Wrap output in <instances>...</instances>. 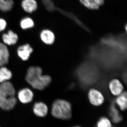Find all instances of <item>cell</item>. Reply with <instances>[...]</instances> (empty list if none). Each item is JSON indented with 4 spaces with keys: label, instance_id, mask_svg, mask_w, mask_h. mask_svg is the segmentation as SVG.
<instances>
[{
    "label": "cell",
    "instance_id": "9",
    "mask_svg": "<svg viewBox=\"0 0 127 127\" xmlns=\"http://www.w3.org/2000/svg\"><path fill=\"white\" fill-rule=\"evenodd\" d=\"M40 37L42 41L47 45H52L55 42V34L50 30H44L42 31L40 34Z\"/></svg>",
    "mask_w": 127,
    "mask_h": 127
},
{
    "label": "cell",
    "instance_id": "1",
    "mask_svg": "<svg viewBox=\"0 0 127 127\" xmlns=\"http://www.w3.org/2000/svg\"><path fill=\"white\" fill-rule=\"evenodd\" d=\"M42 70L40 67H30L26 75V81L33 88L43 90L49 86L51 78L49 75H42Z\"/></svg>",
    "mask_w": 127,
    "mask_h": 127
},
{
    "label": "cell",
    "instance_id": "12",
    "mask_svg": "<svg viewBox=\"0 0 127 127\" xmlns=\"http://www.w3.org/2000/svg\"><path fill=\"white\" fill-rule=\"evenodd\" d=\"M9 53L6 46L0 42V67L4 66L9 62Z\"/></svg>",
    "mask_w": 127,
    "mask_h": 127
},
{
    "label": "cell",
    "instance_id": "4",
    "mask_svg": "<svg viewBox=\"0 0 127 127\" xmlns=\"http://www.w3.org/2000/svg\"><path fill=\"white\" fill-rule=\"evenodd\" d=\"M88 97L91 104L95 106H101L104 101V96L101 93L95 89H91L89 90Z\"/></svg>",
    "mask_w": 127,
    "mask_h": 127
},
{
    "label": "cell",
    "instance_id": "11",
    "mask_svg": "<svg viewBox=\"0 0 127 127\" xmlns=\"http://www.w3.org/2000/svg\"><path fill=\"white\" fill-rule=\"evenodd\" d=\"M33 111L36 116L40 117H45L48 113V108L46 104L42 102L36 103L33 107Z\"/></svg>",
    "mask_w": 127,
    "mask_h": 127
},
{
    "label": "cell",
    "instance_id": "24",
    "mask_svg": "<svg viewBox=\"0 0 127 127\" xmlns=\"http://www.w3.org/2000/svg\"></svg>",
    "mask_w": 127,
    "mask_h": 127
},
{
    "label": "cell",
    "instance_id": "19",
    "mask_svg": "<svg viewBox=\"0 0 127 127\" xmlns=\"http://www.w3.org/2000/svg\"><path fill=\"white\" fill-rule=\"evenodd\" d=\"M96 127H113V126L110 119L106 117H102L98 121Z\"/></svg>",
    "mask_w": 127,
    "mask_h": 127
},
{
    "label": "cell",
    "instance_id": "2",
    "mask_svg": "<svg viewBox=\"0 0 127 127\" xmlns=\"http://www.w3.org/2000/svg\"><path fill=\"white\" fill-rule=\"evenodd\" d=\"M15 94L11 83L7 81L0 83V107L7 111L13 109L17 103Z\"/></svg>",
    "mask_w": 127,
    "mask_h": 127
},
{
    "label": "cell",
    "instance_id": "16",
    "mask_svg": "<svg viewBox=\"0 0 127 127\" xmlns=\"http://www.w3.org/2000/svg\"><path fill=\"white\" fill-rule=\"evenodd\" d=\"M14 5L13 0H0V10L5 12L10 11Z\"/></svg>",
    "mask_w": 127,
    "mask_h": 127
},
{
    "label": "cell",
    "instance_id": "6",
    "mask_svg": "<svg viewBox=\"0 0 127 127\" xmlns=\"http://www.w3.org/2000/svg\"><path fill=\"white\" fill-rule=\"evenodd\" d=\"M32 52L33 49L28 44L20 46L18 48L17 51L18 56L23 61L28 60Z\"/></svg>",
    "mask_w": 127,
    "mask_h": 127
},
{
    "label": "cell",
    "instance_id": "3",
    "mask_svg": "<svg viewBox=\"0 0 127 127\" xmlns=\"http://www.w3.org/2000/svg\"><path fill=\"white\" fill-rule=\"evenodd\" d=\"M52 114L54 117L63 120H68L72 117V106L65 100L57 99L53 103Z\"/></svg>",
    "mask_w": 127,
    "mask_h": 127
},
{
    "label": "cell",
    "instance_id": "8",
    "mask_svg": "<svg viewBox=\"0 0 127 127\" xmlns=\"http://www.w3.org/2000/svg\"><path fill=\"white\" fill-rule=\"evenodd\" d=\"M17 34L11 30L8 31L7 33L2 35V39L3 42L5 45H12L17 42L18 40Z\"/></svg>",
    "mask_w": 127,
    "mask_h": 127
},
{
    "label": "cell",
    "instance_id": "17",
    "mask_svg": "<svg viewBox=\"0 0 127 127\" xmlns=\"http://www.w3.org/2000/svg\"><path fill=\"white\" fill-rule=\"evenodd\" d=\"M20 25L23 30H27L34 27V22L33 20L30 17H25L21 20Z\"/></svg>",
    "mask_w": 127,
    "mask_h": 127
},
{
    "label": "cell",
    "instance_id": "13",
    "mask_svg": "<svg viewBox=\"0 0 127 127\" xmlns=\"http://www.w3.org/2000/svg\"><path fill=\"white\" fill-rule=\"evenodd\" d=\"M21 6L26 12L32 13L37 9V4L35 0H23Z\"/></svg>",
    "mask_w": 127,
    "mask_h": 127
},
{
    "label": "cell",
    "instance_id": "18",
    "mask_svg": "<svg viewBox=\"0 0 127 127\" xmlns=\"http://www.w3.org/2000/svg\"><path fill=\"white\" fill-rule=\"evenodd\" d=\"M82 4L90 10H96L99 9L97 6L94 1L93 0H79Z\"/></svg>",
    "mask_w": 127,
    "mask_h": 127
},
{
    "label": "cell",
    "instance_id": "25",
    "mask_svg": "<svg viewBox=\"0 0 127 127\" xmlns=\"http://www.w3.org/2000/svg\"></svg>",
    "mask_w": 127,
    "mask_h": 127
},
{
    "label": "cell",
    "instance_id": "15",
    "mask_svg": "<svg viewBox=\"0 0 127 127\" xmlns=\"http://www.w3.org/2000/svg\"><path fill=\"white\" fill-rule=\"evenodd\" d=\"M12 77V73L5 67H0V83L8 81Z\"/></svg>",
    "mask_w": 127,
    "mask_h": 127
},
{
    "label": "cell",
    "instance_id": "7",
    "mask_svg": "<svg viewBox=\"0 0 127 127\" xmlns=\"http://www.w3.org/2000/svg\"><path fill=\"white\" fill-rule=\"evenodd\" d=\"M109 87L113 95L118 96L123 92L124 87L121 82L117 79L111 80L109 82Z\"/></svg>",
    "mask_w": 127,
    "mask_h": 127
},
{
    "label": "cell",
    "instance_id": "20",
    "mask_svg": "<svg viewBox=\"0 0 127 127\" xmlns=\"http://www.w3.org/2000/svg\"><path fill=\"white\" fill-rule=\"evenodd\" d=\"M42 2L49 11H52L56 9L54 4L51 0H42Z\"/></svg>",
    "mask_w": 127,
    "mask_h": 127
},
{
    "label": "cell",
    "instance_id": "14",
    "mask_svg": "<svg viewBox=\"0 0 127 127\" xmlns=\"http://www.w3.org/2000/svg\"><path fill=\"white\" fill-rule=\"evenodd\" d=\"M116 104L119 108L120 110L125 111L127 107V95L126 92H123L122 93L118 96L115 101Z\"/></svg>",
    "mask_w": 127,
    "mask_h": 127
},
{
    "label": "cell",
    "instance_id": "22",
    "mask_svg": "<svg viewBox=\"0 0 127 127\" xmlns=\"http://www.w3.org/2000/svg\"><path fill=\"white\" fill-rule=\"evenodd\" d=\"M93 1L98 6L102 5L104 4V0H93Z\"/></svg>",
    "mask_w": 127,
    "mask_h": 127
},
{
    "label": "cell",
    "instance_id": "23",
    "mask_svg": "<svg viewBox=\"0 0 127 127\" xmlns=\"http://www.w3.org/2000/svg\"><path fill=\"white\" fill-rule=\"evenodd\" d=\"M79 127V126H76V127Z\"/></svg>",
    "mask_w": 127,
    "mask_h": 127
},
{
    "label": "cell",
    "instance_id": "10",
    "mask_svg": "<svg viewBox=\"0 0 127 127\" xmlns=\"http://www.w3.org/2000/svg\"><path fill=\"white\" fill-rule=\"evenodd\" d=\"M109 113L112 122L117 124L122 122V117L119 113L118 109H117L116 104L114 102L111 103L110 106Z\"/></svg>",
    "mask_w": 127,
    "mask_h": 127
},
{
    "label": "cell",
    "instance_id": "5",
    "mask_svg": "<svg viewBox=\"0 0 127 127\" xmlns=\"http://www.w3.org/2000/svg\"><path fill=\"white\" fill-rule=\"evenodd\" d=\"M19 100L23 103H29L32 101L34 97V94L32 90L28 88L21 89L18 93Z\"/></svg>",
    "mask_w": 127,
    "mask_h": 127
},
{
    "label": "cell",
    "instance_id": "21",
    "mask_svg": "<svg viewBox=\"0 0 127 127\" xmlns=\"http://www.w3.org/2000/svg\"><path fill=\"white\" fill-rule=\"evenodd\" d=\"M7 23L4 19L0 18V32L2 31L6 28Z\"/></svg>",
    "mask_w": 127,
    "mask_h": 127
}]
</instances>
